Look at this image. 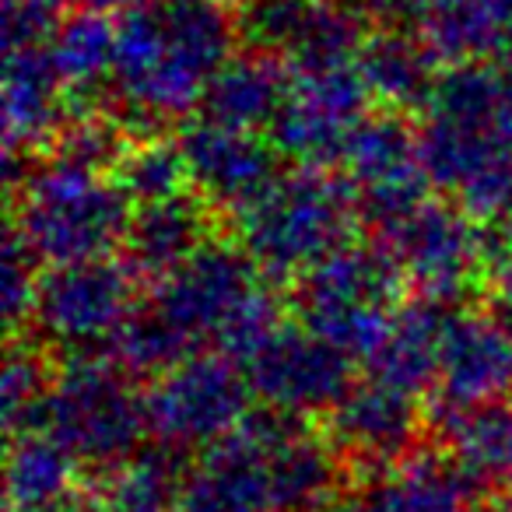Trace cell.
<instances>
[{"label": "cell", "mask_w": 512, "mask_h": 512, "mask_svg": "<svg viewBox=\"0 0 512 512\" xmlns=\"http://www.w3.org/2000/svg\"><path fill=\"white\" fill-rule=\"evenodd\" d=\"M369 85L355 64L288 71V95L271 123V144L278 155L309 169L344 162L355 130L369 120Z\"/></svg>", "instance_id": "10"}, {"label": "cell", "mask_w": 512, "mask_h": 512, "mask_svg": "<svg viewBox=\"0 0 512 512\" xmlns=\"http://www.w3.org/2000/svg\"><path fill=\"white\" fill-rule=\"evenodd\" d=\"M502 221H505V228H502V232H505V242H512V204H509V211L502 214Z\"/></svg>", "instance_id": "36"}, {"label": "cell", "mask_w": 512, "mask_h": 512, "mask_svg": "<svg viewBox=\"0 0 512 512\" xmlns=\"http://www.w3.org/2000/svg\"><path fill=\"white\" fill-rule=\"evenodd\" d=\"M505 102H509V116H512V71H505Z\"/></svg>", "instance_id": "37"}, {"label": "cell", "mask_w": 512, "mask_h": 512, "mask_svg": "<svg viewBox=\"0 0 512 512\" xmlns=\"http://www.w3.org/2000/svg\"><path fill=\"white\" fill-rule=\"evenodd\" d=\"M67 99L92 95L113 81L116 60V25L99 15H78L60 25V32L46 46Z\"/></svg>", "instance_id": "27"}, {"label": "cell", "mask_w": 512, "mask_h": 512, "mask_svg": "<svg viewBox=\"0 0 512 512\" xmlns=\"http://www.w3.org/2000/svg\"><path fill=\"white\" fill-rule=\"evenodd\" d=\"M449 453L470 484L512 488V400L439 418Z\"/></svg>", "instance_id": "24"}, {"label": "cell", "mask_w": 512, "mask_h": 512, "mask_svg": "<svg viewBox=\"0 0 512 512\" xmlns=\"http://www.w3.org/2000/svg\"><path fill=\"white\" fill-rule=\"evenodd\" d=\"M432 186L467 214L502 218L512 204V116L505 67H449L418 130Z\"/></svg>", "instance_id": "2"}, {"label": "cell", "mask_w": 512, "mask_h": 512, "mask_svg": "<svg viewBox=\"0 0 512 512\" xmlns=\"http://www.w3.org/2000/svg\"><path fill=\"white\" fill-rule=\"evenodd\" d=\"M190 484V470L179 449H137L106 470L102 512H179Z\"/></svg>", "instance_id": "25"}, {"label": "cell", "mask_w": 512, "mask_h": 512, "mask_svg": "<svg viewBox=\"0 0 512 512\" xmlns=\"http://www.w3.org/2000/svg\"><path fill=\"white\" fill-rule=\"evenodd\" d=\"M200 246H207L204 200L183 193V197L134 207L120 249L127 253L123 264L137 278L162 281L176 267H183Z\"/></svg>", "instance_id": "19"}, {"label": "cell", "mask_w": 512, "mask_h": 512, "mask_svg": "<svg viewBox=\"0 0 512 512\" xmlns=\"http://www.w3.org/2000/svg\"><path fill=\"white\" fill-rule=\"evenodd\" d=\"M81 15H99V18H109V15H130V11L144 8L148 0H67Z\"/></svg>", "instance_id": "34"}, {"label": "cell", "mask_w": 512, "mask_h": 512, "mask_svg": "<svg viewBox=\"0 0 512 512\" xmlns=\"http://www.w3.org/2000/svg\"><path fill=\"white\" fill-rule=\"evenodd\" d=\"M246 379L253 397L281 414L334 411L351 383V358L309 327H281L246 358Z\"/></svg>", "instance_id": "13"}, {"label": "cell", "mask_w": 512, "mask_h": 512, "mask_svg": "<svg viewBox=\"0 0 512 512\" xmlns=\"http://www.w3.org/2000/svg\"><path fill=\"white\" fill-rule=\"evenodd\" d=\"M179 512H197V509H186V505H183V509H179Z\"/></svg>", "instance_id": "38"}, {"label": "cell", "mask_w": 512, "mask_h": 512, "mask_svg": "<svg viewBox=\"0 0 512 512\" xmlns=\"http://www.w3.org/2000/svg\"><path fill=\"white\" fill-rule=\"evenodd\" d=\"M113 179L127 193L130 204L137 207L183 197L186 186H190V172H186L179 144L158 141V137H144L141 144L127 148V155L116 165Z\"/></svg>", "instance_id": "28"}, {"label": "cell", "mask_w": 512, "mask_h": 512, "mask_svg": "<svg viewBox=\"0 0 512 512\" xmlns=\"http://www.w3.org/2000/svg\"><path fill=\"white\" fill-rule=\"evenodd\" d=\"M53 376L46 372V362L32 348H15L8 351V362H4V386H0V397H4V425H8L11 439L25 432H36L39 421H43V407L50 397Z\"/></svg>", "instance_id": "29"}, {"label": "cell", "mask_w": 512, "mask_h": 512, "mask_svg": "<svg viewBox=\"0 0 512 512\" xmlns=\"http://www.w3.org/2000/svg\"><path fill=\"white\" fill-rule=\"evenodd\" d=\"M348 4L379 29H404L407 22L421 25L425 11L432 8V0H348Z\"/></svg>", "instance_id": "33"}, {"label": "cell", "mask_w": 512, "mask_h": 512, "mask_svg": "<svg viewBox=\"0 0 512 512\" xmlns=\"http://www.w3.org/2000/svg\"><path fill=\"white\" fill-rule=\"evenodd\" d=\"M39 428L78 463L109 470L134 456L144 432H151L148 393L106 355H78L53 376Z\"/></svg>", "instance_id": "6"}, {"label": "cell", "mask_w": 512, "mask_h": 512, "mask_svg": "<svg viewBox=\"0 0 512 512\" xmlns=\"http://www.w3.org/2000/svg\"><path fill=\"white\" fill-rule=\"evenodd\" d=\"M288 95V67L267 53H239L218 71L204 95V120L235 130H271Z\"/></svg>", "instance_id": "22"}, {"label": "cell", "mask_w": 512, "mask_h": 512, "mask_svg": "<svg viewBox=\"0 0 512 512\" xmlns=\"http://www.w3.org/2000/svg\"><path fill=\"white\" fill-rule=\"evenodd\" d=\"M400 271L379 246H344L299 278L295 306L302 327L320 334L348 358H362L379 348L397 313Z\"/></svg>", "instance_id": "7"}, {"label": "cell", "mask_w": 512, "mask_h": 512, "mask_svg": "<svg viewBox=\"0 0 512 512\" xmlns=\"http://www.w3.org/2000/svg\"><path fill=\"white\" fill-rule=\"evenodd\" d=\"M498 400H512V334L491 316L449 313L435 383V421Z\"/></svg>", "instance_id": "15"}, {"label": "cell", "mask_w": 512, "mask_h": 512, "mask_svg": "<svg viewBox=\"0 0 512 512\" xmlns=\"http://www.w3.org/2000/svg\"><path fill=\"white\" fill-rule=\"evenodd\" d=\"M64 81L46 46L8 50L4 64V137L8 151H29L57 134L64 113Z\"/></svg>", "instance_id": "21"}, {"label": "cell", "mask_w": 512, "mask_h": 512, "mask_svg": "<svg viewBox=\"0 0 512 512\" xmlns=\"http://www.w3.org/2000/svg\"><path fill=\"white\" fill-rule=\"evenodd\" d=\"M137 274L120 260H85V264L50 267L39 278L32 327L50 344L78 355H102V344L113 348L120 330L134 320Z\"/></svg>", "instance_id": "8"}, {"label": "cell", "mask_w": 512, "mask_h": 512, "mask_svg": "<svg viewBox=\"0 0 512 512\" xmlns=\"http://www.w3.org/2000/svg\"><path fill=\"white\" fill-rule=\"evenodd\" d=\"M470 491L474 484L453 460L407 456L358 491L341 495L327 512H467Z\"/></svg>", "instance_id": "18"}, {"label": "cell", "mask_w": 512, "mask_h": 512, "mask_svg": "<svg viewBox=\"0 0 512 512\" xmlns=\"http://www.w3.org/2000/svg\"><path fill=\"white\" fill-rule=\"evenodd\" d=\"M190 186H197L204 204L232 207L235 214L253 204L278 172V148L256 130H235L200 116L179 134Z\"/></svg>", "instance_id": "14"}, {"label": "cell", "mask_w": 512, "mask_h": 512, "mask_svg": "<svg viewBox=\"0 0 512 512\" xmlns=\"http://www.w3.org/2000/svg\"><path fill=\"white\" fill-rule=\"evenodd\" d=\"M130 214L134 207L109 172L53 151L25 176L15 232L36 260H50L53 267L85 264L123 246Z\"/></svg>", "instance_id": "5"}, {"label": "cell", "mask_w": 512, "mask_h": 512, "mask_svg": "<svg viewBox=\"0 0 512 512\" xmlns=\"http://www.w3.org/2000/svg\"><path fill=\"white\" fill-rule=\"evenodd\" d=\"M74 470L78 460L50 432L36 428L15 435L8 453V502L15 509H43L64 502L71 498Z\"/></svg>", "instance_id": "26"}, {"label": "cell", "mask_w": 512, "mask_h": 512, "mask_svg": "<svg viewBox=\"0 0 512 512\" xmlns=\"http://www.w3.org/2000/svg\"><path fill=\"white\" fill-rule=\"evenodd\" d=\"M505 512H512V505H509V509H505Z\"/></svg>", "instance_id": "39"}, {"label": "cell", "mask_w": 512, "mask_h": 512, "mask_svg": "<svg viewBox=\"0 0 512 512\" xmlns=\"http://www.w3.org/2000/svg\"><path fill=\"white\" fill-rule=\"evenodd\" d=\"M246 372L221 355H193L172 365L148 390V421L162 446L179 453L225 439L249 414Z\"/></svg>", "instance_id": "11"}, {"label": "cell", "mask_w": 512, "mask_h": 512, "mask_svg": "<svg viewBox=\"0 0 512 512\" xmlns=\"http://www.w3.org/2000/svg\"><path fill=\"white\" fill-rule=\"evenodd\" d=\"M235 32V11L225 0H148L123 15L109 81L123 113L155 127L200 109L232 60Z\"/></svg>", "instance_id": "1"}, {"label": "cell", "mask_w": 512, "mask_h": 512, "mask_svg": "<svg viewBox=\"0 0 512 512\" xmlns=\"http://www.w3.org/2000/svg\"><path fill=\"white\" fill-rule=\"evenodd\" d=\"M67 0H4V39L8 50L50 46L60 32V8Z\"/></svg>", "instance_id": "31"}, {"label": "cell", "mask_w": 512, "mask_h": 512, "mask_svg": "<svg viewBox=\"0 0 512 512\" xmlns=\"http://www.w3.org/2000/svg\"><path fill=\"white\" fill-rule=\"evenodd\" d=\"M376 246L393 260L404 285H414L421 299L439 306L467 292L488 260V239L470 225V214L442 200H425L383 225Z\"/></svg>", "instance_id": "9"}, {"label": "cell", "mask_w": 512, "mask_h": 512, "mask_svg": "<svg viewBox=\"0 0 512 512\" xmlns=\"http://www.w3.org/2000/svg\"><path fill=\"white\" fill-rule=\"evenodd\" d=\"M32 253L25 246L22 235L11 228L8 232V246H4V264H0V295H4V316H8V327H22L32 320V309H36V292H39V278L32 271Z\"/></svg>", "instance_id": "30"}, {"label": "cell", "mask_w": 512, "mask_h": 512, "mask_svg": "<svg viewBox=\"0 0 512 512\" xmlns=\"http://www.w3.org/2000/svg\"><path fill=\"white\" fill-rule=\"evenodd\" d=\"M418 32L449 67L512 71V0H432Z\"/></svg>", "instance_id": "17"}, {"label": "cell", "mask_w": 512, "mask_h": 512, "mask_svg": "<svg viewBox=\"0 0 512 512\" xmlns=\"http://www.w3.org/2000/svg\"><path fill=\"white\" fill-rule=\"evenodd\" d=\"M348 186L358 218L383 228L425 204L428 169L421 158V137L397 113H376L355 130L344 151Z\"/></svg>", "instance_id": "12"}, {"label": "cell", "mask_w": 512, "mask_h": 512, "mask_svg": "<svg viewBox=\"0 0 512 512\" xmlns=\"http://www.w3.org/2000/svg\"><path fill=\"white\" fill-rule=\"evenodd\" d=\"M484 271L491 278L488 288V316L502 323L512 334V242H488V260Z\"/></svg>", "instance_id": "32"}, {"label": "cell", "mask_w": 512, "mask_h": 512, "mask_svg": "<svg viewBox=\"0 0 512 512\" xmlns=\"http://www.w3.org/2000/svg\"><path fill=\"white\" fill-rule=\"evenodd\" d=\"M449 313H453L449 306L428 299L397 309L390 330L365 362L369 376L400 393H411V397L439 383V358Z\"/></svg>", "instance_id": "20"}, {"label": "cell", "mask_w": 512, "mask_h": 512, "mask_svg": "<svg viewBox=\"0 0 512 512\" xmlns=\"http://www.w3.org/2000/svg\"><path fill=\"white\" fill-rule=\"evenodd\" d=\"M148 309H155L190 348L214 344L239 362L285 327L281 302L260 281V267L242 246L225 242H207L169 278L155 281Z\"/></svg>", "instance_id": "3"}, {"label": "cell", "mask_w": 512, "mask_h": 512, "mask_svg": "<svg viewBox=\"0 0 512 512\" xmlns=\"http://www.w3.org/2000/svg\"><path fill=\"white\" fill-rule=\"evenodd\" d=\"M418 425V397L376 379H369L365 386H351L348 397L330 411L334 446L379 470L397 467L404 460V453L414 446Z\"/></svg>", "instance_id": "16"}, {"label": "cell", "mask_w": 512, "mask_h": 512, "mask_svg": "<svg viewBox=\"0 0 512 512\" xmlns=\"http://www.w3.org/2000/svg\"><path fill=\"white\" fill-rule=\"evenodd\" d=\"M432 46L421 39V32L407 29H376L365 36L358 50V71H362L369 95L393 109L428 106L442 74L435 71Z\"/></svg>", "instance_id": "23"}, {"label": "cell", "mask_w": 512, "mask_h": 512, "mask_svg": "<svg viewBox=\"0 0 512 512\" xmlns=\"http://www.w3.org/2000/svg\"><path fill=\"white\" fill-rule=\"evenodd\" d=\"M235 218H239L242 249L260 267V274L302 278L330 253L348 246L358 207L348 179L299 165L292 172H281Z\"/></svg>", "instance_id": "4"}, {"label": "cell", "mask_w": 512, "mask_h": 512, "mask_svg": "<svg viewBox=\"0 0 512 512\" xmlns=\"http://www.w3.org/2000/svg\"><path fill=\"white\" fill-rule=\"evenodd\" d=\"M11 512H102V505H92V502H81V498H64V502H53V505H43V509H11Z\"/></svg>", "instance_id": "35"}]
</instances>
